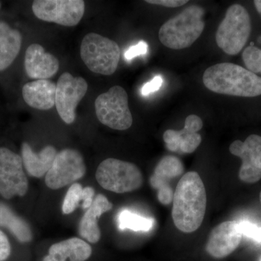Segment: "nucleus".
Listing matches in <instances>:
<instances>
[{"label":"nucleus","mask_w":261,"mask_h":261,"mask_svg":"<svg viewBox=\"0 0 261 261\" xmlns=\"http://www.w3.org/2000/svg\"><path fill=\"white\" fill-rule=\"evenodd\" d=\"M172 218L175 226L185 233L198 229L203 221L207 195L200 175L195 171L185 173L173 195Z\"/></svg>","instance_id":"obj_1"},{"label":"nucleus","mask_w":261,"mask_h":261,"mask_svg":"<svg viewBox=\"0 0 261 261\" xmlns=\"http://www.w3.org/2000/svg\"><path fill=\"white\" fill-rule=\"evenodd\" d=\"M202 82L215 93L253 97L261 95V77L231 63H221L209 67L204 72Z\"/></svg>","instance_id":"obj_2"},{"label":"nucleus","mask_w":261,"mask_h":261,"mask_svg":"<svg viewBox=\"0 0 261 261\" xmlns=\"http://www.w3.org/2000/svg\"><path fill=\"white\" fill-rule=\"evenodd\" d=\"M203 8L191 5L167 20L159 31V39L165 47L172 49L190 47L205 29Z\"/></svg>","instance_id":"obj_3"},{"label":"nucleus","mask_w":261,"mask_h":261,"mask_svg":"<svg viewBox=\"0 0 261 261\" xmlns=\"http://www.w3.org/2000/svg\"><path fill=\"white\" fill-rule=\"evenodd\" d=\"M81 58L91 71L105 75L116 72L121 58V49L114 41L91 32L81 44Z\"/></svg>","instance_id":"obj_4"},{"label":"nucleus","mask_w":261,"mask_h":261,"mask_svg":"<svg viewBox=\"0 0 261 261\" xmlns=\"http://www.w3.org/2000/svg\"><path fill=\"white\" fill-rule=\"evenodd\" d=\"M251 22L247 10L241 5L230 6L216 34L218 46L229 56H236L250 37Z\"/></svg>","instance_id":"obj_5"},{"label":"nucleus","mask_w":261,"mask_h":261,"mask_svg":"<svg viewBox=\"0 0 261 261\" xmlns=\"http://www.w3.org/2000/svg\"><path fill=\"white\" fill-rule=\"evenodd\" d=\"M96 179L105 190L122 194L138 190L143 185V176L134 163L115 159L103 161L96 171Z\"/></svg>","instance_id":"obj_6"},{"label":"nucleus","mask_w":261,"mask_h":261,"mask_svg":"<svg viewBox=\"0 0 261 261\" xmlns=\"http://www.w3.org/2000/svg\"><path fill=\"white\" fill-rule=\"evenodd\" d=\"M96 116L105 126L115 130H124L133 123V117L128 108V97L123 87L114 86L96 99Z\"/></svg>","instance_id":"obj_7"},{"label":"nucleus","mask_w":261,"mask_h":261,"mask_svg":"<svg viewBox=\"0 0 261 261\" xmlns=\"http://www.w3.org/2000/svg\"><path fill=\"white\" fill-rule=\"evenodd\" d=\"M86 172L87 166L82 154L76 149H64L57 154L46 174L45 184L51 190H59L83 178Z\"/></svg>","instance_id":"obj_8"},{"label":"nucleus","mask_w":261,"mask_h":261,"mask_svg":"<svg viewBox=\"0 0 261 261\" xmlns=\"http://www.w3.org/2000/svg\"><path fill=\"white\" fill-rule=\"evenodd\" d=\"M32 10L43 21L75 27L83 18L85 3L83 0H36Z\"/></svg>","instance_id":"obj_9"},{"label":"nucleus","mask_w":261,"mask_h":261,"mask_svg":"<svg viewBox=\"0 0 261 261\" xmlns=\"http://www.w3.org/2000/svg\"><path fill=\"white\" fill-rule=\"evenodd\" d=\"M19 154L6 147H0V195L5 199L23 197L29 188L28 178Z\"/></svg>","instance_id":"obj_10"},{"label":"nucleus","mask_w":261,"mask_h":261,"mask_svg":"<svg viewBox=\"0 0 261 261\" xmlns=\"http://www.w3.org/2000/svg\"><path fill=\"white\" fill-rule=\"evenodd\" d=\"M87 89L88 84L82 77H73L68 72L60 76L56 84V106L61 119L67 124L75 121L77 106Z\"/></svg>","instance_id":"obj_11"},{"label":"nucleus","mask_w":261,"mask_h":261,"mask_svg":"<svg viewBox=\"0 0 261 261\" xmlns=\"http://www.w3.org/2000/svg\"><path fill=\"white\" fill-rule=\"evenodd\" d=\"M229 151L243 161L239 177L246 183H255L261 178V137L249 136L245 142L236 140L230 145Z\"/></svg>","instance_id":"obj_12"},{"label":"nucleus","mask_w":261,"mask_h":261,"mask_svg":"<svg viewBox=\"0 0 261 261\" xmlns=\"http://www.w3.org/2000/svg\"><path fill=\"white\" fill-rule=\"evenodd\" d=\"M203 126L202 119L196 115L187 117L183 129L167 130L163 134V140L166 147L171 152L192 153L202 142L199 130Z\"/></svg>","instance_id":"obj_13"},{"label":"nucleus","mask_w":261,"mask_h":261,"mask_svg":"<svg viewBox=\"0 0 261 261\" xmlns=\"http://www.w3.org/2000/svg\"><path fill=\"white\" fill-rule=\"evenodd\" d=\"M242 238L238 221H225L211 231L206 250L211 256L223 258L238 248Z\"/></svg>","instance_id":"obj_14"},{"label":"nucleus","mask_w":261,"mask_h":261,"mask_svg":"<svg viewBox=\"0 0 261 261\" xmlns=\"http://www.w3.org/2000/svg\"><path fill=\"white\" fill-rule=\"evenodd\" d=\"M24 65L28 76L37 80H47L59 70L58 60L38 44H31L25 51Z\"/></svg>","instance_id":"obj_15"},{"label":"nucleus","mask_w":261,"mask_h":261,"mask_svg":"<svg viewBox=\"0 0 261 261\" xmlns=\"http://www.w3.org/2000/svg\"><path fill=\"white\" fill-rule=\"evenodd\" d=\"M113 205L106 196L99 194L94 197L93 202L81 219L79 232L89 243H97L101 238L98 221L105 213L111 211Z\"/></svg>","instance_id":"obj_16"},{"label":"nucleus","mask_w":261,"mask_h":261,"mask_svg":"<svg viewBox=\"0 0 261 261\" xmlns=\"http://www.w3.org/2000/svg\"><path fill=\"white\" fill-rule=\"evenodd\" d=\"M24 101L30 107L47 111L56 106V84L49 80H36L23 86Z\"/></svg>","instance_id":"obj_17"},{"label":"nucleus","mask_w":261,"mask_h":261,"mask_svg":"<svg viewBox=\"0 0 261 261\" xmlns=\"http://www.w3.org/2000/svg\"><path fill=\"white\" fill-rule=\"evenodd\" d=\"M92 252V247L84 240L70 238L51 245L43 261H86Z\"/></svg>","instance_id":"obj_18"},{"label":"nucleus","mask_w":261,"mask_h":261,"mask_svg":"<svg viewBox=\"0 0 261 261\" xmlns=\"http://www.w3.org/2000/svg\"><path fill=\"white\" fill-rule=\"evenodd\" d=\"M21 154L24 167L29 174L33 177L42 178L50 169L58 152L56 147L48 145L37 153L28 143L24 142Z\"/></svg>","instance_id":"obj_19"},{"label":"nucleus","mask_w":261,"mask_h":261,"mask_svg":"<svg viewBox=\"0 0 261 261\" xmlns=\"http://www.w3.org/2000/svg\"><path fill=\"white\" fill-rule=\"evenodd\" d=\"M22 37L16 29L0 21V71L11 65L20 50Z\"/></svg>","instance_id":"obj_20"},{"label":"nucleus","mask_w":261,"mask_h":261,"mask_svg":"<svg viewBox=\"0 0 261 261\" xmlns=\"http://www.w3.org/2000/svg\"><path fill=\"white\" fill-rule=\"evenodd\" d=\"M0 226L8 228L20 243H29L32 240L33 233L28 223L2 202H0Z\"/></svg>","instance_id":"obj_21"},{"label":"nucleus","mask_w":261,"mask_h":261,"mask_svg":"<svg viewBox=\"0 0 261 261\" xmlns=\"http://www.w3.org/2000/svg\"><path fill=\"white\" fill-rule=\"evenodd\" d=\"M117 223L120 230L129 229L135 231H150L153 227L154 221L151 218L145 217L141 215L123 209L117 216Z\"/></svg>","instance_id":"obj_22"},{"label":"nucleus","mask_w":261,"mask_h":261,"mask_svg":"<svg viewBox=\"0 0 261 261\" xmlns=\"http://www.w3.org/2000/svg\"><path fill=\"white\" fill-rule=\"evenodd\" d=\"M185 171L183 163L176 156L166 155L158 163L153 175L168 180L177 177Z\"/></svg>","instance_id":"obj_23"},{"label":"nucleus","mask_w":261,"mask_h":261,"mask_svg":"<svg viewBox=\"0 0 261 261\" xmlns=\"http://www.w3.org/2000/svg\"><path fill=\"white\" fill-rule=\"evenodd\" d=\"M84 200V188L80 184L74 183L70 187L63 200L62 211L64 214H70L79 207Z\"/></svg>","instance_id":"obj_24"},{"label":"nucleus","mask_w":261,"mask_h":261,"mask_svg":"<svg viewBox=\"0 0 261 261\" xmlns=\"http://www.w3.org/2000/svg\"><path fill=\"white\" fill-rule=\"evenodd\" d=\"M149 181H150L151 186L159 190L158 198L161 203L163 205H168L172 202L174 193L172 188L168 185V180L152 175Z\"/></svg>","instance_id":"obj_25"},{"label":"nucleus","mask_w":261,"mask_h":261,"mask_svg":"<svg viewBox=\"0 0 261 261\" xmlns=\"http://www.w3.org/2000/svg\"><path fill=\"white\" fill-rule=\"evenodd\" d=\"M243 59L247 70L254 73H261V49L255 47L253 43L244 50Z\"/></svg>","instance_id":"obj_26"},{"label":"nucleus","mask_w":261,"mask_h":261,"mask_svg":"<svg viewBox=\"0 0 261 261\" xmlns=\"http://www.w3.org/2000/svg\"><path fill=\"white\" fill-rule=\"evenodd\" d=\"M239 228L242 235L261 243V227L250 221L243 220L238 222Z\"/></svg>","instance_id":"obj_27"},{"label":"nucleus","mask_w":261,"mask_h":261,"mask_svg":"<svg viewBox=\"0 0 261 261\" xmlns=\"http://www.w3.org/2000/svg\"><path fill=\"white\" fill-rule=\"evenodd\" d=\"M148 49V45L145 42H140L135 46H132L125 53V58L130 61L136 57L145 55Z\"/></svg>","instance_id":"obj_28"},{"label":"nucleus","mask_w":261,"mask_h":261,"mask_svg":"<svg viewBox=\"0 0 261 261\" xmlns=\"http://www.w3.org/2000/svg\"><path fill=\"white\" fill-rule=\"evenodd\" d=\"M163 82V78L161 75H157L153 80L146 83L141 89V93L143 96H147L148 94L156 92L161 88Z\"/></svg>","instance_id":"obj_29"},{"label":"nucleus","mask_w":261,"mask_h":261,"mask_svg":"<svg viewBox=\"0 0 261 261\" xmlns=\"http://www.w3.org/2000/svg\"><path fill=\"white\" fill-rule=\"evenodd\" d=\"M11 253L9 240L3 231H0V261H5Z\"/></svg>","instance_id":"obj_30"},{"label":"nucleus","mask_w":261,"mask_h":261,"mask_svg":"<svg viewBox=\"0 0 261 261\" xmlns=\"http://www.w3.org/2000/svg\"><path fill=\"white\" fill-rule=\"evenodd\" d=\"M146 3L149 4L161 5L166 8H178L186 5L187 0H147Z\"/></svg>","instance_id":"obj_31"},{"label":"nucleus","mask_w":261,"mask_h":261,"mask_svg":"<svg viewBox=\"0 0 261 261\" xmlns=\"http://www.w3.org/2000/svg\"><path fill=\"white\" fill-rule=\"evenodd\" d=\"M94 190L93 187H87L84 188V200L82 202V208L87 210L92 205L94 200Z\"/></svg>","instance_id":"obj_32"},{"label":"nucleus","mask_w":261,"mask_h":261,"mask_svg":"<svg viewBox=\"0 0 261 261\" xmlns=\"http://www.w3.org/2000/svg\"><path fill=\"white\" fill-rule=\"evenodd\" d=\"M254 5H255L257 11L261 15V0H255L254 1Z\"/></svg>","instance_id":"obj_33"},{"label":"nucleus","mask_w":261,"mask_h":261,"mask_svg":"<svg viewBox=\"0 0 261 261\" xmlns=\"http://www.w3.org/2000/svg\"><path fill=\"white\" fill-rule=\"evenodd\" d=\"M260 203H261V192H260Z\"/></svg>","instance_id":"obj_34"},{"label":"nucleus","mask_w":261,"mask_h":261,"mask_svg":"<svg viewBox=\"0 0 261 261\" xmlns=\"http://www.w3.org/2000/svg\"><path fill=\"white\" fill-rule=\"evenodd\" d=\"M0 7H1V3H0Z\"/></svg>","instance_id":"obj_35"},{"label":"nucleus","mask_w":261,"mask_h":261,"mask_svg":"<svg viewBox=\"0 0 261 261\" xmlns=\"http://www.w3.org/2000/svg\"><path fill=\"white\" fill-rule=\"evenodd\" d=\"M260 261H261V260Z\"/></svg>","instance_id":"obj_36"}]
</instances>
